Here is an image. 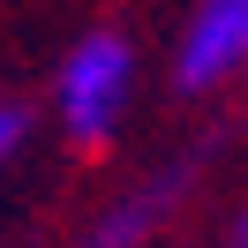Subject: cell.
I'll list each match as a JSON object with an SVG mask.
<instances>
[{
	"instance_id": "obj_1",
	"label": "cell",
	"mask_w": 248,
	"mask_h": 248,
	"mask_svg": "<svg viewBox=\"0 0 248 248\" xmlns=\"http://www.w3.org/2000/svg\"><path fill=\"white\" fill-rule=\"evenodd\" d=\"M128 38L121 31H91L68 46L61 83H53V106H61V128L76 143H106L113 121H121V98H128Z\"/></svg>"
},
{
	"instance_id": "obj_2",
	"label": "cell",
	"mask_w": 248,
	"mask_h": 248,
	"mask_svg": "<svg viewBox=\"0 0 248 248\" xmlns=\"http://www.w3.org/2000/svg\"><path fill=\"white\" fill-rule=\"evenodd\" d=\"M248 61V0H211L196 8L181 31V53H173V83L181 91H211L226 68Z\"/></svg>"
},
{
	"instance_id": "obj_5",
	"label": "cell",
	"mask_w": 248,
	"mask_h": 248,
	"mask_svg": "<svg viewBox=\"0 0 248 248\" xmlns=\"http://www.w3.org/2000/svg\"><path fill=\"white\" fill-rule=\"evenodd\" d=\"M233 248H248V218H241V226H233Z\"/></svg>"
},
{
	"instance_id": "obj_3",
	"label": "cell",
	"mask_w": 248,
	"mask_h": 248,
	"mask_svg": "<svg viewBox=\"0 0 248 248\" xmlns=\"http://www.w3.org/2000/svg\"><path fill=\"white\" fill-rule=\"evenodd\" d=\"M181 188H188V173H158L151 188H136L128 203H113V211L91 226V241H83V248H136L143 233H151L158 218L173 211V196H181Z\"/></svg>"
},
{
	"instance_id": "obj_4",
	"label": "cell",
	"mask_w": 248,
	"mask_h": 248,
	"mask_svg": "<svg viewBox=\"0 0 248 248\" xmlns=\"http://www.w3.org/2000/svg\"><path fill=\"white\" fill-rule=\"evenodd\" d=\"M23 128H31V106H23V98H8V106H0V151H8V158L23 151Z\"/></svg>"
}]
</instances>
